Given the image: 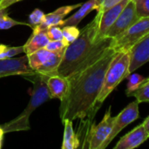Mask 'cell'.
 I'll return each instance as SVG.
<instances>
[{
  "mask_svg": "<svg viewBox=\"0 0 149 149\" xmlns=\"http://www.w3.org/2000/svg\"><path fill=\"white\" fill-rule=\"evenodd\" d=\"M100 14L97 12L95 17L87 24L80 34L65 50L58 73L68 78L75 72L79 71L98 60L110 46L113 38H104L96 41Z\"/></svg>",
  "mask_w": 149,
  "mask_h": 149,
  "instance_id": "cell-2",
  "label": "cell"
},
{
  "mask_svg": "<svg viewBox=\"0 0 149 149\" xmlns=\"http://www.w3.org/2000/svg\"><path fill=\"white\" fill-rule=\"evenodd\" d=\"M17 25H28L24 22H20L11 18L6 9H0V30H8Z\"/></svg>",
  "mask_w": 149,
  "mask_h": 149,
  "instance_id": "cell-20",
  "label": "cell"
},
{
  "mask_svg": "<svg viewBox=\"0 0 149 149\" xmlns=\"http://www.w3.org/2000/svg\"><path fill=\"white\" fill-rule=\"evenodd\" d=\"M149 33V17L140 18L127 31L113 38L110 47L116 52L130 51L141 39Z\"/></svg>",
  "mask_w": 149,
  "mask_h": 149,
  "instance_id": "cell-5",
  "label": "cell"
},
{
  "mask_svg": "<svg viewBox=\"0 0 149 149\" xmlns=\"http://www.w3.org/2000/svg\"><path fill=\"white\" fill-rule=\"evenodd\" d=\"M62 33H63V41L68 46L79 36L80 30L75 25H65L62 28Z\"/></svg>",
  "mask_w": 149,
  "mask_h": 149,
  "instance_id": "cell-23",
  "label": "cell"
},
{
  "mask_svg": "<svg viewBox=\"0 0 149 149\" xmlns=\"http://www.w3.org/2000/svg\"><path fill=\"white\" fill-rule=\"evenodd\" d=\"M32 74H35V72L30 67L26 54L19 58L0 59V79L17 75L25 77Z\"/></svg>",
  "mask_w": 149,
  "mask_h": 149,
  "instance_id": "cell-9",
  "label": "cell"
},
{
  "mask_svg": "<svg viewBox=\"0 0 149 149\" xmlns=\"http://www.w3.org/2000/svg\"><path fill=\"white\" fill-rule=\"evenodd\" d=\"M139 19L140 17L137 15L134 2L133 0H130L124 10L121 11L120 16L114 21V23L107 30L104 38H114L118 37L122 32L127 31L129 27H131Z\"/></svg>",
  "mask_w": 149,
  "mask_h": 149,
  "instance_id": "cell-8",
  "label": "cell"
},
{
  "mask_svg": "<svg viewBox=\"0 0 149 149\" xmlns=\"http://www.w3.org/2000/svg\"><path fill=\"white\" fill-rule=\"evenodd\" d=\"M24 52L23 46H8L0 45V59H8L16 57L17 55Z\"/></svg>",
  "mask_w": 149,
  "mask_h": 149,
  "instance_id": "cell-24",
  "label": "cell"
},
{
  "mask_svg": "<svg viewBox=\"0 0 149 149\" xmlns=\"http://www.w3.org/2000/svg\"><path fill=\"white\" fill-rule=\"evenodd\" d=\"M130 0H122L117 4L113 5L110 9L107 10L103 13H100V22H99V27L96 36V41H100L102 38H104V36L107 30L111 27V25L114 23V21L117 19V17L120 16L121 11L124 10L126 5Z\"/></svg>",
  "mask_w": 149,
  "mask_h": 149,
  "instance_id": "cell-10",
  "label": "cell"
},
{
  "mask_svg": "<svg viewBox=\"0 0 149 149\" xmlns=\"http://www.w3.org/2000/svg\"><path fill=\"white\" fill-rule=\"evenodd\" d=\"M140 18L149 17V0H133Z\"/></svg>",
  "mask_w": 149,
  "mask_h": 149,
  "instance_id": "cell-25",
  "label": "cell"
},
{
  "mask_svg": "<svg viewBox=\"0 0 149 149\" xmlns=\"http://www.w3.org/2000/svg\"><path fill=\"white\" fill-rule=\"evenodd\" d=\"M134 97L138 103L149 102V77L141 84V86L134 93H132L129 97Z\"/></svg>",
  "mask_w": 149,
  "mask_h": 149,
  "instance_id": "cell-22",
  "label": "cell"
},
{
  "mask_svg": "<svg viewBox=\"0 0 149 149\" xmlns=\"http://www.w3.org/2000/svg\"><path fill=\"white\" fill-rule=\"evenodd\" d=\"M62 123L64 124V135L61 148L76 149L79 148L80 140L79 135L73 130L72 121L70 120H65Z\"/></svg>",
  "mask_w": 149,
  "mask_h": 149,
  "instance_id": "cell-18",
  "label": "cell"
},
{
  "mask_svg": "<svg viewBox=\"0 0 149 149\" xmlns=\"http://www.w3.org/2000/svg\"><path fill=\"white\" fill-rule=\"evenodd\" d=\"M149 136L148 135L142 124L138 125L132 131L121 137L114 149H134L143 144Z\"/></svg>",
  "mask_w": 149,
  "mask_h": 149,
  "instance_id": "cell-12",
  "label": "cell"
},
{
  "mask_svg": "<svg viewBox=\"0 0 149 149\" xmlns=\"http://www.w3.org/2000/svg\"><path fill=\"white\" fill-rule=\"evenodd\" d=\"M67 45L62 40H55V41H49V43L45 45V49L52 52H65Z\"/></svg>",
  "mask_w": 149,
  "mask_h": 149,
  "instance_id": "cell-28",
  "label": "cell"
},
{
  "mask_svg": "<svg viewBox=\"0 0 149 149\" xmlns=\"http://www.w3.org/2000/svg\"><path fill=\"white\" fill-rule=\"evenodd\" d=\"M117 52L108 47L106 52L92 65L75 72L68 77L69 89L60 100L59 117L61 121L70 120H93L95 104L101 92L106 72Z\"/></svg>",
  "mask_w": 149,
  "mask_h": 149,
  "instance_id": "cell-1",
  "label": "cell"
},
{
  "mask_svg": "<svg viewBox=\"0 0 149 149\" xmlns=\"http://www.w3.org/2000/svg\"><path fill=\"white\" fill-rule=\"evenodd\" d=\"M64 52H51L47 59L40 66V68L36 72V73H38L43 76H50V75L58 73V69L62 61Z\"/></svg>",
  "mask_w": 149,
  "mask_h": 149,
  "instance_id": "cell-17",
  "label": "cell"
},
{
  "mask_svg": "<svg viewBox=\"0 0 149 149\" xmlns=\"http://www.w3.org/2000/svg\"><path fill=\"white\" fill-rule=\"evenodd\" d=\"M32 34L24 45V52L28 55L38 50L45 48L49 43V38L46 35V30L43 26L37 25L33 29Z\"/></svg>",
  "mask_w": 149,
  "mask_h": 149,
  "instance_id": "cell-14",
  "label": "cell"
},
{
  "mask_svg": "<svg viewBox=\"0 0 149 149\" xmlns=\"http://www.w3.org/2000/svg\"><path fill=\"white\" fill-rule=\"evenodd\" d=\"M20 1L22 0H0V9H7L10 5Z\"/></svg>",
  "mask_w": 149,
  "mask_h": 149,
  "instance_id": "cell-30",
  "label": "cell"
},
{
  "mask_svg": "<svg viewBox=\"0 0 149 149\" xmlns=\"http://www.w3.org/2000/svg\"><path fill=\"white\" fill-rule=\"evenodd\" d=\"M46 35L50 41L62 40L63 39L62 28H60L58 25L51 26L46 30Z\"/></svg>",
  "mask_w": 149,
  "mask_h": 149,
  "instance_id": "cell-27",
  "label": "cell"
},
{
  "mask_svg": "<svg viewBox=\"0 0 149 149\" xmlns=\"http://www.w3.org/2000/svg\"><path fill=\"white\" fill-rule=\"evenodd\" d=\"M140 117L139 113V103L137 100L131 102L128 104L116 117H114V122L113 126L112 132L106 141V142L103 144L101 149L107 148L108 145L112 142V141L129 124L135 121Z\"/></svg>",
  "mask_w": 149,
  "mask_h": 149,
  "instance_id": "cell-7",
  "label": "cell"
},
{
  "mask_svg": "<svg viewBox=\"0 0 149 149\" xmlns=\"http://www.w3.org/2000/svg\"><path fill=\"white\" fill-rule=\"evenodd\" d=\"M130 51L117 52L115 54L105 75L102 89L95 104L96 112L110 93L118 86V85L129 75L128 69L130 65Z\"/></svg>",
  "mask_w": 149,
  "mask_h": 149,
  "instance_id": "cell-4",
  "label": "cell"
},
{
  "mask_svg": "<svg viewBox=\"0 0 149 149\" xmlns=\"http://www.w3.org/2000/svg\"><path fill=\"white\" fill-rule=\"evenodd\" d=\"M147 78L143 77L141 74L138 73H130L127 77V90H126V93L127 95L129 97V95L134 93V91H136L141 86V84L146 80Z\"/></svg>",
  "mask_w": 149,
  "mask_h": 149,
  "instance_id": "cell-21",
  "label": "cell"
},
{
  "mask_svg": "<svg viewBox=\"0 0 149 149\" xmlns=\"http://www.w3.org/2000/svg\"><path fill=\"white\" fill-rule=\"evenodd\" d=\"M141 124H142L143 127L145 128V130H146L148 135L149 136V115L145 119V120H144Z\"/></svg>",
  "mask_w": 149,
  "mask_h": 149,
  "instance_id": "cell-31",
  "label": "cell"
},
{
  "mask_svg": "<svg viewBox=\"0 0 149 149\" xmlns=\"http://www.w3.org/2000/svg\"><path fill=\"white\" fill-rule=\"evenodd\" d=\"M95 1L98 5L97 12L103 13L104 11L110 9L111 7L117 4L118 3H120L122 0H95Z\"/></svg>",
  "mask_w": 149,
  "mask_h": 149,
  "instance_id": "cell-29",
  "label": "cell"
},
{
  "mask_svg": "<svg viewBox=\"0 0 149 149\" xmlns=\"http://www.w3.org/2000/svg\"><path fill=\"white\" fill-rule=\"evenodd\" d=\"M98 9V5L95 0H88L86 3H82L79 7V10L72 14L71 17L65 18L60 26H65V25H75L77 26L91 11Z\"/></svg>",
  "mask_w": 149,
  "mask_h": 149,
  "instance_id": "cell-16",
  "label": "cell"
},
{
  "mask_svg": "<svg viewBox=\"0 0 149 149\" xmlns=\"http://www.w3.org/2000/svg\"><path fill=\"white\" fill-rule=\"evenodd\" d=\"M45 15V14L40 9H35L29 15V23H28L29 26L33 29L35 26L41 24L43 23Z\"/></svg>",
  "mask_w": 149,
  "mask_h": 149,
  "instance_id": "cell-26",
  "label": "cell"
},
{
  "mask_svg": "<svg viewBox=\"0 0 149 149\" xmlns=\"http://www.w3.org/2000/svg\"><path fill=\"white\" fill-rule=\"evenodd\" d=\"M41 76L45 81L51 98L58 99L59 100H63L69 89L68 78L59 75L58 73H55L50 76Z\"/></svg>",
  "mask_w": 149,
  "mask_h": 149,
  "instance_id": "cell-13",
  "label": "cell"
},
{
  "mask_svg": "<svg viewBox=\"0 0 149 149\" xmlns=\"http://www.w3.org/2000/svg\"><path fill=\"white\" fill-rule=\"evenodd\" d=\"M50 53H51V52H49L45 48H42L40 50H38V51L27 55L28 64H29L30 67L35 72V73L40 68V66L45 63V61L47 59Z\"/></svg>",
  "mask_w": 149,
  "mask_h": 149,
  "instance_id": "cell-19",
  "label": "cell"
},
{
  "mask_svg": "<svg viewBox=\"0 0 149 149\" xmlns=\"http://www.w3.org/2000/svg\"><path fill=\"white\" fill-rule=\"evenodd\" d=\"M31 76L33 77V79L31 80L33 87L30 101L25 109L18 116L0 126L4 134L29 130L31 128L30 117L31 113L41 105L49 100H52L44 78L38 73L32 74Z\"/></svg>",
  "mask_w": 149,
  "mask_h": 149,
  "instance_id": "cell-3",
  "label": "cell"
},
{
  "mask_svg": "<svg viewBox=\"0 0 149 149\" xmlns=\"http://www.w3.org/2000/svg\"><path fill=\"white\" fill-rule=\"evenodd\" d=\"M82 3H76V4H72V5H65L59 7L56 9L54 11L50 12L48 14L45 15L43 23L40 24L45 29H48L51 26L54 25H61L62 21L65 19V17L73 10L78 9Z\"/></svg>",
  "mask_w": 149,
  "mask_h": 149,
  "instance_id": "cell-15",
  "label": "cell"
},
{
  "mask_svg": "<svg viewBox=\"0 0 149 149\" xmlns=\"http://www.w3.org/2000/svg\"><path fill=\"white\" fill-rule=\"evenodd\" d=\"M113 122L114 117L112 116L111 107H109L102 120L98 125L93 124L90 127L86 137V142L87 143L86 148L89 149H101L112 132Z\"/></svg>",
  "mask_w": 149,
  "mask_h": 149,
  "instance_id": "cell-6",
  "label": "cell"
},
{
  "mask_svg": "<svg viewBox=\"0 0 149 149\" xmlns=\"http://www.w3.org/2000/svg\"><path fill=\"white\" fill-rule=\"evenodd\" d=\"M3 135H4V133L2 129V127H0V148L2 147V143H3Z\"/></svg>",
  "mask_w": 149,
  "mask_h": 149,
  "instance_id": "cell-32",
  "label": "cell"
},
{
  "mask_svg": "<svg viewBox=\"0 0 149 149\" xmlns=\"http://www.w3.org/2000/svg\"><path fill=\"white\" fill-rule=\"evenodd\" d=\"M130 55L131 59L128 69L129 74L149 62V33L130 50Z\"/></svg>",
  "mask_w": 149,
  "mask_h": 149,
  "instance_id": "cell-11",
  "label": "cell"
}]
</instances>
